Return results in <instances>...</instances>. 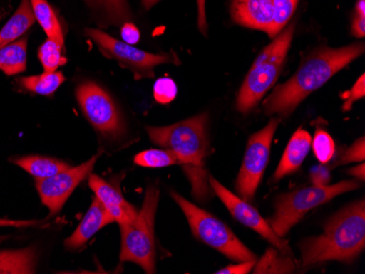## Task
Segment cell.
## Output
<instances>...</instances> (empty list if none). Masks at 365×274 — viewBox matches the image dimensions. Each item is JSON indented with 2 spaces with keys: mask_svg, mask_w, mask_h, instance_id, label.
Listing matches in <instances>:
<instances>
[{
  "mask_svg": "<svg viewBox=\"0 0 365 274\" xmlns=\"http://www.w3.org/2000/svg\"><path fill=\"white\" fill-rule=\"evenodd\" d=\"M297 267L291 255H284L274 248H269L259 263H256L254 273H292Z\"/></svg>",
  "mask_w": 365,
  "mask_h": 274,
  "instance_id": "cell-24",
  "label": "cell"
},
{
  "mask_svg": "<svg viewBox=\"0 0 365 274\" xmlns=\"http://www.w3.org/2000/svg\"><path fill=\"white\" fill-rule=\"evenodd\" d=\"M155 101L161 104H168L173 101L178 94V87L170 78H162L158 80L153 87Z\"/></svg>",
  "mask_w": 365,
  "mask_h": 274,
  "instance_id": "cell-29",
  "label": "cell"
},
{
  "mask_svg": "<svg viewBox=\"0 0 365 274\" xmlns=\"http://www.w3.org/2000/svg\"><path fill=\"white\" fill-rule=\"evenodd\" d=\"M115 222L103 204L94 198L87 214L82 218L75 232L65 241V247L69 251L82 248L88 241L106 225Z\"/></svg>",
  "mask_w": 365,
  "mask_h": 274,
  "instance_id": "cell-15",
  "label": "cell"
},
{
  "mask_svg": "<svg viewBox=\"0 0 365 274\" xmlns=\"http://www.w3.org/2000/svg\"><path fill=\"white\" fill-rule=\"evenodd\" d=\"M256 260L244 261V263H237V265H227V268L219 270L215 273L219 274H247L255 267Z\"/></svg>",
  "mask_w": 365,
  "mask_h": 274,
  "instance_id": "cell-33",
  "label": "cell"
},
{
  "mask_svg": "<svg viewBox=\"0 0 365 274\" xmlns=\"http://www.w3.org/2000/svg\"><path fill=\"white\" fill-rule=\"evenodd\" d=\"M197 6H198V28L202 33L207 36L208 24H207L206 18V0H197Z\"/></svg>",
  "mask_w": 365,
  "mask_h": 274,
  "instance_id": "cell-35",
  "label": "cell"
},
{
  "mask_svg": "<svg viewBox=\"0 0 365 274\" xmlns=\"http://www.w3.org/2000/svg\"><path fill=\"white\" fill-rule=\"evenodd\" d=\"M311 148L312 137L309 132L304 129H297L289 141L286 151L279 163L274 176V181H280L289 174L294 173L300 169Z\"/></svg>",
  "mask_w": 365,
  "mask_h": 274,
  "instance_id": "cell-16",
  "label": "cell"
},
{
  "mask_svg": "<svg viewBox=\"0 0 365 274\" xmlns=\"http://www.w3.org/2000/svg\"><path fill=\"white\" fill-rule=\"evenodd\" d=\"M314 154L317 155V159L322 164L329 162L335 154V142L325 130H317V134L312 140Z\"/></svg>",
  "mask_w": 365,
  "mask_h": 274,
  "instance_id": "cell-27",
  "label": "cell"
},
{
  "mask_svg": "<svg viewBox=\"0 0 365 274\" xmlns=\"http://www.w3.org/2000/svg\"><path fill=\"white\" fill-rule=\"evenodd\" d=\"M63 45L57 43L56 41L47 38L40 48H38V58L42 63L44 73H52L57 71V69L66 63L61 54Z\"/></svg>",
  "mask_w": 365,
  "mask_h": 274,
  "instance_id": "cell-26",
  "label": "cell"
},
{
  "mask_svg": "<svg viewBox=\"0 0 365 274\" xmlns=\"http://www.w3.org/2000/svg\"><path fill=\"white\" fill-rule=\"evenodd\" d=\"M76 94L86 117L102 136L112 140L124 136V120L108 92L96 83L87 81L77 88Z\"/></svg>",
  "mask_w": 365,
  "mask_h": 274,
  "instance_id": "cell-9",
  "label": "cell"
},
{
  "mask_svg": "<svg viewBox=\"0 0 365 274\" xmlns=\"http://www.w3.org/2000/svg\"><path fill=\"white\" fill-rule=\"evenodd\" d=\"M364 137H361L360 139L350 147L346 152L342 155L340 159L339 163L341 164H348L352 162H363L364 161Z\"/></svg>",
  "mask_w": 365,
  "mask_h": 274,
  "instance_id": "cell-30",
  "label": "cell"
},
{
  "mask_svg": "<svg viewBox=\"0 0 365 274\" xmlns=\"http://www.w3.org/2000/svg\"><path fill=\"white\" fill-rule=\"evenodd\" d=\"M280 120L279 117H272L267 126L254 134L248 140L235 185L240 197L245 201L251 202L255 197L256 190L269 161L272 139L280 124Z\"/></svg>",
  "mask_w": 365,
  "mask_h": 274,
  "instance_id": "cell-8",
  "label": "cell"
},
{
  "mask_svg": "<svg viewBox=\"0 0 365 274\" xmlns=\"http://www.w3.org/2000/svg\"><path fill=\"white\" fill-rule=\"evenodd\" d=\"M232 19L240 26L274 36V0H232Z\"/></svg>",
  "mask_w": 365,
  "mask_h": 274,
  "instance_id": "cell-13",
  "label": "cell"
},
{
  "mask_svg": "<svg viewBox=\"0 0 365 274\" xmlns=\"http://www.w3.org/2000/svg\"><path fill=\"white\" fill-rule=\"evenodd\" d=\"M160 0H141V3H143V7L145 9L149 10L150 8H153L155 4L159 3Z\"/></svg>",
  "mask_w": 365,
  "mask_h": 274,
  "instance_id": "cell-40",
  "label": "cell"
},
{
  "mask_svg": "<svg viewBox=\"0 0 365 274\" xmlns=\"http://www.w3.org/2000/svg\"><path fill=\"white\" fill-rule=\"evenodd\" d=\"M12 162L28 172L36 179H48L51 176L56 175L71 167L61 159L38 157V155L20 157V159H14Z\"/></svg>",
  "mask_w": 365,
  "mask_h": 274,
  "instance_id": "cell-20",
  "label": "cell"
},
{
  "mask_svg": "<svg viewBox=\"0 0 365 274\" xmlns=\"http://www.w3.org/2000/svg\"><path fill=\"white\" fill-rule=\"evenodd\" d=\"M38 224L36 221H12L0 218V228L3 226H11V228H28Z\"/></svg>",
  "mask_w": 365,
  "mask_h": 274,
  "instance_id": "cell-37",
  "label": "cell"
},
{
  "mask_svg": "<svg viewBox=\"0 0 365 274\" xmlns=\"http://www.w3.org/2000/svg\"><path fill=\"white\" fill-rule=\"evenodd\" d=\"M36 22L30 0H21L19 7L9 21L0 30V48L16 42Z\"/></svg>",
  "mask_w": 365,
  "mask_h": 274,
  "instance_id": "cell-17",
  "label": "cell"
},
{
  "mask_svg": "<svg viewBox=\"0 0 365 274\" xmlns=\"http://www.w3.org/2000/svg\"><path fill=\"white\" fill-rule=\"evenodd\" d=\"M364 53L363 43L340 48L322 47L301 63L289 81L277 87L264 103L267 115L288 117L309 94L323 87L330 78Z\"/></svg>",
  "mask_w": 365,
  "mask_h": 274,
  "instance_id": "cell-1",
  "label": "cell"
},
{
  "mask_svg": "<svg viewBox=\"0 0 365 274\" xmlns=\"http://www.w3.org/2000/svg\"><path fill=\"white\" fill-rule=\"evenodd\" d=\"M26 60L28 38H20L0 48V70L7 75L24 73Z\"/></svg>",
  "mask_w": 365,
  "mask_h": 274,
  "instance_id": "cell-19",
  "label": "cell"
},
{
  "mask_svg": "<svg viewBox=\"0 0 365 274\" xmlns=\"http://www.w3.org/2000/svg\"><path fill=\"white\" fill-rule=\"evenodd\" d=\"M89 186L92 191L96 194L98 201L103 204L115 222L124 224L136 218L138 214L137 209L129 204L114 186L104 181L100 176L90 174Z\"/></svg>",
  "mask_w": 365,
  "mask_h": 274,
  "instance_id": "cell-14",
  "label": "cell"
},
{
  "mask_svg": "<svg viewBox=\"0 0 365 274\" xmlns=\"http://www.w3.org/2000/svg\"><path fill=\"white\" fill-rule=\"evenodd\" d=\"M33 14L46 33L47 38L63 46V33L56 14L47 0H30Z\"/></svg>",
  "mask_w": 365,
  "mask_h": 274,
  "instance_id": "cell-22",
  "label": "cell"
},
{
  "mask_svg": "<svg viewBox=\"0 0 365 274\" xmlns=\"http://www.w3.org/2000/svg\"><path fill=\"white\" fill-rule=\"evenodd\" d=\"M294 30L295 23L286 26L254 61L237 93V110L242 114H247L256 107L276 83L290 50Z\"/></svg>",
  "mask_w": 365,
  "mask_h": 274,
  "instance_id": "cell-4",
  "label": "cell"
},
{
  "mask_svg": "<svg viewBox=\"0 0 365 274\" xmlns=\"http://www.w3.org/2000/svg\"><path fill=\"white\" fill-rule=\"evenodd\" d=\"M86 34L98 44L100 50L122 66L130 69L137 78L153 77L155 67L164 63H175L176 57L170 54H153L133 45L116 40L98 28H87Z\"/></svg>",
  "mask_w": 365,
  "mask_h": 274,
  "instance_id": "cell-10",
  "label": "cell"
},
{
  "mask_svg": "<svg viewBox=\"0 0 365 274\" xmlns=\"http://www.w3.org/2000/svg\"><path fill=\"white\" fill-rule=\"evenodd\" d=\"M65 75L58 71L52 73H43L40 75L20 78L19 85L28 91L40 95L51 96L65 83Z\"/></svg>",
  "mask_w": 365,
  "mask_h": 274,
  "instance_id": "cell-23",
  "label": "cell"
},
{
  "mask_svg": "<svg viewBox=\"0 0 365 274\" xmlns=\"http://www.w3.org/2000/svg\"><path fill=\"white\" fill-rule=\"evenodd\" d=\"M160 191L155 185L148 186L145 200L136 218L120 225V261L133 263L145 273L155 272V221Z\"/></svg>",
  "mask_w": 365,
  "mask_h": 274,
  "instance_id": "cell-5",
  "label": "cell"
},
{
  "mask_svg": "<svg viewBox=\"0 0 365 274\" xmlns=\"http://www.w3.org/2000/svg\"><path fill=\"white\" fill-rule=\"evenodd\" d=\"M299 0H274V36L276 38L281 31L288 26L292 14H294Z\"/></svg>",
  "mask_w": 365,
  "mask_h": 274,
  "instance_id": "cell-28",
  "label": "cell"
},
{
  "mask_svg": "<svg viewBox=\"0 0 365 274\" xmlns=\"http://www.w3.org/2000/svg\"><path fill=\"white\" fill-rule=\"evenodd\" d=\"M135 163L139 167L160 169L178 164V159L176 155L168 149H151L138 153L135 157Z\"/></svg>",
  "mask_w": 365,
  "mask_h": 274,
  "instance_id": "cell-25",
  "label": "cell"
},
{
  "mask_svg": "<svg viewBox=\"0 0 365 274\" xmlns=\"http://www.w3.org/2000/svg\"><path fill=\"white\" fill-rule=\"evenodd\" d=\"M98 157V155H94L87 162L69 167L48 179H36L38 195L43 204L48 208L51 216L61 211L73 190L91 174Z\"/></svg>",
  "mask_w": 365,
  "mask_h": 274,
  "instance_id": "cell-12",
  "label": "cell"
},
{
  "mask_svg": "<svg viewBox=\"0 0 365 274\" xmlns=\"http://www.w3.org/2000/svg\"><path fill=\"white\" fill-rule=\"evenodd\" d=\"M359 187L358 181H344L335 185L299 188L277 198L274 216L267 222L278 236L284 237L312 209Z\"/></svg>",
  "mask_w": 365,
  "mask_h": 274,
  "instance_id": "cell-6",
  "label": "cell"
},
{
  "mask_svg": "<svg viewBox=\"0 0 365 274\" xmlns=\"http://www.w3.org/2000/svg\"><path fill=\"white\" fill-rule=\"evenodd\" d=\"M208 183L211 189L220 198L235 220L257 232L281 253L292 257V251L287 244V241L274 233L269 223L260 216L259 212L254 206L227 190L222 184L213 179L212 176H209Z\"/></svg>",
  "mask_w": 365,
  "mask_h": 274,
  "instance_id": "cell-11",
  "label": "cell"
},
{
  "mask_svg": "<svg viewBox=\"0 0 365 274\" xmlns=\"http://www.w3.org/2000/svg\"><path fill=\"white\" fill-rule=\"evenodd\" d=\"M208 122V114L204 112L170 126L145 127L155 144L176 155L192 184V194L199 200L211 196L209 175L205 169V161L210 152Z\"/></svg>",
  "mask_w": 365,
  "mask_h": 274,
  "instance_id": "cell-2",
  "label": "cell"
},
{
  "mask_svg": "<svg viewBox=\"0 0 365 274\" xmlns=\"http://www.w3.org/2000/svg\"><path fill=\"white\" fill-rule=\"evenodd\" d=\"M364 75H361L356 81V85L351 90L344 94V99L346 100L344 104V110H351L352 104L359 100L363 99L365 95V80Z\"/></svg>",
  "mask_w": 365,
  "mask_h": 274,
  "instance_id": "cell-31",
  "label": "cell"
},
{
  "mask_svg": "<svg viewBox=\"0 0 365 274\" xmlns=\"http://www.w3.org/2000/svg\"><path fill=\"white\" fill-rule=\"evenodd\" d=\"M312 181L314 185L326 186L328 185L330 181L329 171L325 167H314L311 173Z\"/></svg>",
  "mask_w": 365,
  "mask_h": 274,
  "instance_id": "cell-34",
  "label": "cell"
},
{
  "mask_svg": "<svg viewBox=\"0 0 365 274\" xmlns=\"http://www.w3.org/2000/svg\"><path fill=\"white\" fill-rule=\"evenodd\" d=\"M356 12L354 14H359V16H364L365 17V0H358V3L356 5Z\"/></svg>",
  "mask_w": 365,
  "mask_h": 274,
  "instance_id": "cell-39",
  "label": "cell"
},
{
  "mask_svg": "<svg viewBox=\"0 0 365 274\" xmlns=\"http://www.w3.org/2000/svg\"><path fill=\"white\" fill-rule=\"evenodd\" d=\"M365 246L364 200L346 206L328 221L319 236L301 243V267H313L327 261L351 263Z\"/></svg>",
  "mask_w": 365,
  "mask_h": 274,
  "instance_id": "cell-3",
  "label": "cell"
},
{
  "mask_svg": "<svg viewBox=\"0 0 365 274\" xmlns=\"http://www.w3.org/2000/svg\"><path fill=\"white\" fill-rule=\"evenodd\" d=\"M120 36H122L123 41L129 45L137 44L140 40V32H139L138 28L131 22L123 24Z\"/></svg>",
  "mask_w": 365,
  "mask_h": 274,
  "instance_id": "cell-32",
  "label": "cell"
},
{
  "mask_svg": "<svg viewBox=\"0 0 365 274\" xmlns=\"http://www.w3.org/2000/svg\"><path fill=\"white\" fill-rule=\"evenodd\" d=\"M88 5L98 12L108 23L123 26L133 17L127 0H86Z\"/></svg>",
  "mask_w": 365,
  "mask_h": 274,
  "instance_id": "cell-21",
  "label": "cell"
},
{
  "mask_svg": "<svg viewBox=\"0 0 365 274\" xmlns=\"http://www.w3.org/2000/svg\"><path fill=\"white\" fill-rule=\"evenodd\" d=\"M36 265V249L0 251V274L34 273Z\"/></svg>",
  "mask_w": 365,
  "mask_h": 274,
  "instance_id": "cell-18",
  "label": "cell"
},
{
  "mask_svg": "<svg viewBox=\"0 0 365 274\" xmlns=\"http://www.w3.org/2000/svg\"><path fill=\"white\" fill-rule=\"evenodd\" d=\"M171 196L185 214L192 234L197 238L237 263L256 260L255 253H252L222 221L188 201L178 192L172 191Z\"/></svg>",
  "mask_w": 365,
  "mask_h": 274,
  "instance_id": "cell-7",
  "label": "cell"
},
{
  "mask_svg": "<svg viewBox=\"0 0 365 274\" xmlns=\"http://www.w3.org/2000/svg\"><path fill=\"white\" fill-rule=\"evenodd\" d=\"M352 34L356 38H362L365 36V17L354 14V21H352Z\"/></svg>",
  "mask_w": 365,
  "mask_h": 274,
  "instance_id": "cell-36",
  "label": "cell"
},
{
  "mask_svg": "<svg viewBox=\"0 0 365 274\" xmlns=\"http://www.w3.org/2000/svg\"><path fill=\"white\" fill-rule=\"evenodd\" d=\"M350 175L354 176L356 179L364 181V164L359 165V167H352L348 171Z\"/></svg>",
  "mask_w": 365,
  "mask_h": 274,
  "instance_id": "cell-38",
  "label": "cell"
}]
</instances>
